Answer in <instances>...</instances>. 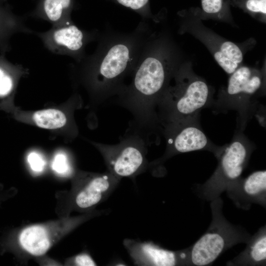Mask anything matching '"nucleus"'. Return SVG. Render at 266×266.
Instances as JSON below:
<instances>
[{
	"instance_id": "f257e3e1",
	"label": "nucleus",
	"mask_w": 266,
	"mask_h": 266,
	"mask_svg": "<svg viewBox=\"0 0 266 266\" xmlns=\"http://www.w3.org/2000/svg\"><path fill=\"white\" fill-rule=\"evenodd\" d=\"M171 45L166 38L151 33L131 74V83L118 95L123 104L136 115L154 114L155 106L177 69Z\"/></svg>"
},
{
	"instance_id": "f03ea898",
	"label": "nucleus",
	"mask_w": 266,
	"mask_h": 266,
	"mask_svg": "<svg viewBox=\"0 0 266 266\" xmlns=\"http://www.w3.org/2000/svg\"><path fill=\"white\" fill-rule=\"evenodd\" d=\"M151 33L146 21L130 32H104L91 61L96 90L104 100L121 92Z\"/></svg>"
},
{
	"instance_id": "7ed1b4c3",
	"label": "nucleus",
	"mask_w": 266,
	"mask_h": 266,
	"mask_svg": "<svg viewBox=\"0 0 266 266\" xmlns=\"http://www.w3.org/2000/svg\"><path fill=\"white\" fill-rule=\"evenodd\" d=\"M173 78L174 84H168L157 104L161 122L166 126L197 120L199 112L210 100L209 86L181 67L177 68Z\"/></svg>"
},
{
	"instance_id": "20e7f679",
	"label": "nucleus",
	"mask_w": 266,
	"mask_h": 266,
	"mask_svg": "<svg viewBox=\"0 0 266 266\" xmlns=\"http://www.w3.org/2000/svg\"><path fill=\"white\" fill-rule=\"evenodd\" d=\"M253 149L252 144L240 132L235 134L230 144L222 146L216 156L219 161L216 169L202 186L205 198L214 199L240 179Z\"/></svg>"
},
{
	"instance_id": "39448f33",
	"label": "nucleus",
	"mask_w": 266,
	"mask_h": 266,
	"mask_svg": "<svg viewBox=\"0 0 266 266\" xmlns=\"http://www.w3.org/2000/svg\"><path fill=\"white\" fill-rule=\"evenodd\" d=\"M144 141L139 136L130 135L115 145L101 144L108 171L121 179L133 177L146 166V149Z\"/></svg>"
},
{
	"instance_id": "423d86ee",
	"label": "nucleus",
	"mask_w": 266,
	"mask_h": 266,
	"mask_svg": "<svg viewBox=\"0 0 266 266\" xmlns=\"http://www.w3.org/2000/svg\"><path fill=\"white\" fill-rule=\"evenodd\" d=\"M213 224L193 245L190 260L195 266H203L214 262L226 249L245 240L236 228L226 221L215 220Z\"/></svg>"
},
{
	"instance_id": "0eeeda50",
	"label": "nucleus",
	"mask_w": 266,
	"mask_h": 266,
	"mask_svg": "<svg viewBox=\"0 0 266 266\" xmlns=\"http://www.w3.org/2000/svg\"><path fill=\"white\" fill-rule=\"evenodd\" d=\"M263 83L259 71L247 66L239 67L231 74L225 94L219 98L217 105L237 110L241 116H245L253 107L252 98Z\"/></svg>"
},
{
	"instance_id": "6e6552de",
	"label": "nucleus",
	"mask_w": 266,
	"mask_h": 266,
	"mask_svg": "<svg viewBox=\"0 0 266 266\" xmlns=\"http://www.w3.org/2000/svg\"><path fill=\"white\" fill-rule=\"evenodd\" d=\"M84 217L66 218L27 227L19 234V243L31 255H42L62 236L81 223L84 220Z\"/></svg>"
},
{
	"instance_id": "1a4fd4ad",
	"label": "nucleus",
	"mask_w": 266,
	"mask_h": 266,
	"mask_svg": "<svg viewBox=\"0 0 266 266\" xmlns=\"http://www.w3.org/2000/svg\"><path fill=\"white\" fill-rule=\"evenodd\" d=\"M165 126L167 140L166 157L200 150H209L217 156L222 148L213 144L197 120Z\"/></svg>"
},
{
	"instance_id": "9d476101",
	"label": "nucleus",
	"mask_w": 266,
	"mask_h": 266,
	"mask_svg": "<svg viewBox=\"0 0 266 266\" xmlns=\"http://www.w3.org/2000/svg\"><path fill=\"white\" fill-rule=\"evenodd\" d=\"M123 244L134 263L138 266H176L188 260L186 252L167 250L151 242L125 239Z\"/></svg>"
},
{
	"instance_id": "9b49d317",
	"label": "nucleus",
	"mask_w": 266,
	"mask_h": 266,
	"mask_svg": "<svg viewBox=\"0 0 266 266\" xmlns=\"http://www.w3.org/2000/svg\"><path fill=\"white\" fill-rule=\"evenodd\" d=\"M120 180L108 171L92 176L76 193L74 198L76 207L80 209H89L105 200Z\"/></svg>"
},
{
	"instance_id": "f8f14e48",
	"label": "nucleus",
	"mask_w": 266,
	"mask_h": 266,
	"mask_svg": "<svg viewBox=\"0 0 266 266\" xmlns=\"http://www.w3.org/2000/svg\"><path fill=\"white\" fill-rule=\"evenodd\" d=\"M213 49L214 58L228 74H232L243 60L241 49L230 41H221Z\"/></svg>"
},
{
	"instance_id": "ddd939ff",
	"label": "nucleus",
	"mask_w": 266,
	"mask_h": 266,
	"mask_svg": "<svg viewBox=\"0 0 266 266\" xmlns=\"http://www.w3.org/2000/svg\"><path fill=\"white\" fill-rule=\"evenodd\" d=\"M54 39L59 45L66 47L73 52L81 51L86 37L84 33L74 25H70L56 31Z\"/></svg>"
},
{
	"instance_id": "4468645a",
	"label": "nucleus",
	"mask_w": 266,
	"mask_h": 266,
	"mask_svg": "<svg viewBox=\"0 0 266 266\" xmlns=\"http://www.w3.org/2000/svg\"><path fill=\"white\" fill-rule=\"evenodd\" d=\"M241 192L244 197L251 201L260 200L265 197L266 191V171H255L243 181H241Z\"/></svg>"
},
{
	"instance_id": "2eb2a0df",
	"label": "nucleus",
	"mask_w": 266,
	"mask_h": 266,
	"mask_svg": "<svg viewBox=\"0 0 266 266\" xmlns=\"http://www.w3.org/2000/svg\"><path fill=\"white\" fill-rule=\"evenodd\" d=\"M33 119L37 126L47 129H55L62 127L66 122L65 114L55 109H47L36 111L33 114Z\"/></svg>"
},
{
	"instance_id": "dca6fc26",
	"label": "nucleus",
	"mask_w": 266,
	"mask_h": 266,
	"mask_svg": "<svg viewBox=\"0 0 266 266\" xmlns=\"http://www.w3.org/2000/svg\"><path fill=\"white\" fill-rule=\"evenodd\" d=\"M230 0H201V13L206 16L222 20L230 18Z\"/></svg>"
},
{
	"instance_id": "f3484780",
	"label": "nucleus",
	"mask_w": 266,
	"mask_h": 266,
	"mask_svg": "<svg viewBox=\"0 0 266 266\" xmlns=\"http://www.w3.org/2000/svg\"><path fill=\"white\" fill-rule=\"evenodd\" d=\"M245 260L252 264L263 262L266 259V235L265 232L260 233L252 240L245 252Z\"/></svg>"
},
{
	"instance_id": "a211bd4d",
	"label": "nucleus",
	"mask_w": 266,
	"mask_h": 266,
	"mask_svg": "<svg viewBox=\"0 0 266 266\" xmlns=\"http://www.w3.org/2000/svg\"><path fill=\"white\" fill-rule=\"evenodd\" d=\"M230 4L253 15H266V0H230Z\"/></svg>"
},
{
	"instance_id": "6ab92c4d",
	"label": "nucleus",
	"mask_w": 266,
	"mask_h": 266,
	"mask_svg": "<svg viewBox=\"0 0 266 266\" xmlns=\"http://www.w3.org/2000/svg\"><path fill=\"white\" fill-rule=\"evenodd\" d=\"M71 0H45L44 8L47 17L52 21L58 20L63 11L68 8Z\"/></svg>"
},
{
	"instance_id": "aec40b11",
	"label": "nucleus",
	"mask_w": 266,
	"mask_h": 266,
	"mask_svg": "<svg viewBox=\"0 0 266 266\" xmlns=\"http://www.w3.org/2000/svg\"><path fill=\"white\" fill-rule=\"evenodd\" d=\"M52 167L57 173L62 176H66L71 173V168L67 158L63 153H58L55 156Z\"/></svg>"
},
{
	"instance_id": "412c9836",
	"label": "nucleus",
	"mask_w": 266,
	"mask_h": 266,
	"mask_svg": "<svg viewBox=\"0 0 266 266\" xmlns=\"http://www.w3.org/2000/svg\"><path fill=\"white\" fill-rule=\"evenodd\" d=\"M28 162L32 170L36 173L43 171L45 161L42 156L35 152H31L27 157Z\"/></svg>"
},
{
	"instance_id": "4be33fe9",
	"label": "nucleus",
	"mask_w": 266,
	"mask_h": 266,
	"mask_svg": "<svg viewBox=\"0 0 266 266\" xmlns=\"http://www.w3.org/2000/svg\"><path fill=\"white\" fill-rule=\"evenodd\" d=\"M119 4L133 10L141 12L145 10L149 0H116ZM148 16V15H147Z\"/></svg>"
},
{
	"instance_id": "5701e85b",
	"label": "nucleus",
	"mask_w": 266,
	"mask_h": 266,
	"mask_svg": "<svg viewBox=\"0 0 266 266\" xmlns=\"http://www.w3.org/2000/svg\"><path fill=\"white\" fill-rule=\"evenodd\" d=\"M12 86L11 79L0 69V96L7 94Z\"/></svg>"
},
{
	"instance_id": "b1692460",
	"label": "nucleus",
	"mask_w": 266,
	"mask_h": 266,
	"mask_svg": "<svg viewBox=\"0 0 266 266\" xmlns=\"http://www.w3.org/2000/svg\"><path fill=\"white\" fill-rule=\"evenodd\" d=\"M73 264L78 266H95L97 264L92 257L87 253H82L73 259Z\"/></svg>"
}]
</instances>
